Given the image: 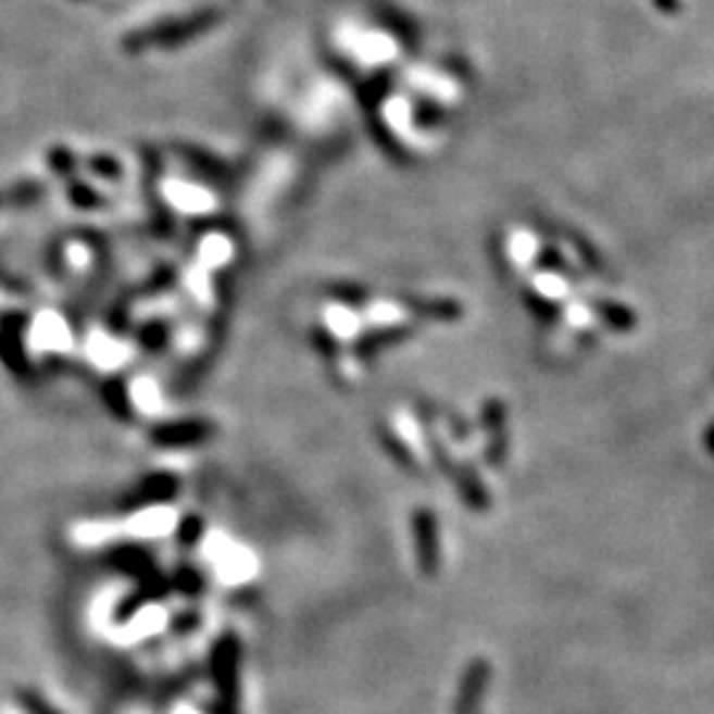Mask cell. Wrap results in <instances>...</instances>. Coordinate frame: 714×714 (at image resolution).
I'll list each match as a JSON object with an SVG mask.
<instances>
[{"mask_svg": "<svg viewBox=\"0 0 714 714\" xmlns=\"http://www.w3.org/2000/svg\"><path fill=\"white\" fill-rule=\"evenodd\" d=\"M173 527H175V516L170 509H146L122 522V529H125L127 535L143 537V540L146 537H149V540L151 537H164Z\"/></svg>", "mask_w": 714, "mask_h": 714, "instance_id": "6da1fadb", "label": "cell"}]
</instances>
